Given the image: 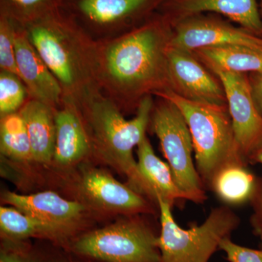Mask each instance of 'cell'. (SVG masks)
Segmentation results:
<instances>
[{"mask_svg": "<svg viewBox=\"0 0 262 262\" xmlns=\"http://www.w3.org/2000/svg\"><path fill=\"white\" fill-rule=\"evenodd\" d=\"M0 229L2 236L10 242L29 237L63 241L71 236L63 229L33 218L13 207L0 208Z\"/></svg>", "mask_w": 262, "mask_h": 262, "instance_id": "cell-20", "label": "cell"}, {"mask_svg": "<svg viewBox=\"0 0 262 262\" xmlns=\"http://www.w3.org/2000/svg\"><path fill=\"white\" fill-rule=\"evenodd\" d=\"M15 55L18 77L31 98L56 108L63 101L61 84L30 42L18 23L15 34Z\"/></svg>", "mask_w": 262, "mask_h": 262, "instance_id": "cell-13", "label": "cell"}, {"mask_svg": "<svg viewBox=\"0 0 262 262\" xmlns=\"http://www.w3.org/2000/svg\"><path fill=\"white\" fill-rule=\"evenodd\" d=\"M2 200L33 218L63 229L72 235L86 214L88 207L81 202L68 201L51 191L32 194L3 193Z\"/></svg>", "mask_w": 262, "mask_h": 262, "instance_id": "cell-12", "label": "cell"}, {"mask_svg": "<svg viewBox=\"0 0 262 262\" xmlns=\"http://www.w3.org/2000/svg\"><path fill=\"white\" fill-rule=\"evenodd\" d=\"M160 212L161 232L158 246L162 262H208L220 248L221 242L229 237L239 225V219L229 207L212 209L201 225L182 229L177 225L171 205L157 199Z\"/></svg>", "mask_w": 262, "mask_h": 262, "instance_id": "cell-5", "label": "cell"}, {"mask_svg": "<svg viewBox=\"0 0 262 262\" xmlns=\"http://www.w3.org/2000/svg\"><path fill=\"white\" fill-rule=\"evenodd\" d=\"M172 34L166 21L154 20L97 44L100 87L124 102L139 103L146 96L170 90L168 50Z\"/></svg>", "mask_w": 262, "mask_h": 262, "instance_id": "cell-1", "label": "cell"}, {"mask_svg": "<svg viewBox=\"0 0 262 262\" xmlns=\"http://www.w3.org/2000/svg\"><path fill=\"white\" fill-rule=\"evenodd\" d=\"M255 104L262 116V72L248 74Z\"/></svg>", "mask_w": 262, "mask_h": 262, "instance_id": "cell-29", "label": "cell"}, {"mask_svg": "<svg viewBox=\"0 0 262 262\" xmlns=\"http://www.w3.org/2000/svg\"><path fill=\"white\" fill-rule=\"evenodd\" d=\"M170 46L189 52L226 46L262 48V37L220 19L196 15L177 20Z\"/></svg>", "mask_w": 262, "mask_h": 262, "instance_id": "cell-11", "label": "cell"}, {"mask_svg": "<svg viewBox=\"0 0 262 262\" xmlns=\"http://www.w3.org/2000/svg\"><path fill=\"white\" fill-rule=\"evenodd\" d=\"M173 9L179 18L204 12L219 13L262 37V20L257 0H174Z\"/></svg>", "mask_w": 262, "mask_h": 262, "instance_id": "cell-15", "label": "cell"}, {"mask_svg": "<svg viewBox=\"0 0 262 262\" xmlns=\"http://www.w3.org/2000/svg\"><path fill=\"white\" fill-rule=\"evenodd\" d=\"M247 165L229 164L215 174L209 187L221 201L233 206L251 201L257 177L248 170Z\"/></svg>", "mask_w": 262, "mask_h": 262, "instance_id": "cell-21", "label": "cell"}, {"mask_svg": "<svg viewBox=\"0 0 262 262\" xmlns=\"http://www.w3.org/2000/svg\"><path fill=\"white\" fill-rule=\"evenodd\" d=\"M153 106L151 96H145L138 104L136 117L127 120L113 100L98 91L84 100L80 107L87 122L92 151L125 175L129 187L148 198L147 188L139 173L133 151L146 136Z\"/></svg>", "mask_w": 262, "mask_h": 262, "instance_id": "cell-3", "label": "cell"}, {"mask_svg": "<svg viewBox=\"0 0 262 262\" xmlns=\"http://www.w3.org/2000/svg\"><path fill=\"white\" fill-rule=\"evenodd\" d=\"M28 90L15 74L0 72V113L1 117L18 113L28 100Z\"/></svg>", "mask_w": 262, "mask_h": 262, "instance_id": "cell-23", "label": "cell"}, {"mask_svg": "<svg viewBox=\"0 0 262 262\" xmlns=\"http://www.w3.org/2000/svg\"><path fill=\"white\" fill-rule=\"evenodd\" d=\"M158 238L143 221L130 217L80 236L72 249L103 262H162Z\"/></svg>", "mask_w": 262, "mask_h": 262, "instance_id": "cell-6", "label": "cell"}, {"mask_svg": "<svg viewBox=\"0 0 262 262\" xmlns=\"http://www.w3.org/2000/svg\"><path fill=\"white\" fill-rule=\"evenodd\" d=\"M220 249L226 253L229 262H262V249L239 246L232 242L229 237L221 242Z\"/></svg>", "mask_w": 262, "mask_h": 262, "instance_id": "cell-26", "label": "cell"}, {"mask_svg": "<svg viewBox=\"0 0 262 262\" xmlns=\"http://www.w3.org/2000/svg\"><path fill=\"white\" fill-rule=\"evenodd\" d=\"M20 26L61 84L63 101L80 108L84 100L99 91L97 44L62 14L59 6Z\"/></svg>", "mask_w": 262, "mask_h": 262, "instance_id": "cell-2", "label": "cell"}, {"mask_svg": "<svg viewBox=\"0 0 262 262\" xmlns=\"http://www.w3.org/2000/svg\"><path fill=\"white\" fill-rule=\"evenodd\" d=\"M138 146V169L147 188L149 198L157 203L161 198L173 206L177 200H188L174 179L168 164L155 154L151 143L144 136Z\"/></svg>", "mask_w": 262, "mask_h": 262, "instance_id": "cell-17", "label": "cell"}, {"mask_svg": "<svg viewBox=\"0 0 262 262\" xmlns=\"http://www.w3.org/2000/svg\"><path fill=\"white\" fill-rule=\"evenodd\" d=\"M249 163H259L262 165V146L251 157Z\"/></svg>", "mask_w": 262, "mask_h": 262, "instance_id": "cell-30", "label": "cell"}, {"mask_svg": "<svg viewBox=\"0 0 262 262\" xmlns=\"http://www.w3.org/2000/svg\"><path fill=\"white\" fill-rule=\"evenodd\" d=\"M250 203L253 209L250 222L253 234L260 239V246L262 249V176L257 177L256 187Z\"/></svg>", "mask_w": 262, "mask_h": 262, "instance_id": "cell-27", "label": "cell"}, {"mask_svg": "<svg viewBox=\"0 0 262 262\" xmlns=\"http://www.w3.org/2000/svg\"><path fill=\"white\" fill-rule=\"evenodd\" d=\"M77 188L81 203L88 208L131 215L152 212L144 196L119 182L103 169L82 168Z\"/></svg>", "mask_w": 262, "mask_h": 262, "instance_id": "cell-10", "label": "cell"}, {"mask_svg": "<svg viewBox=\"0 0 262 262\" xmlns=\"http://www.w3.org/2000/svg\"><path fill=\"white\" fill-rule=\"evenodd\" d=\"M60 5V0H1V14L22 25Z\"/></svg>", "mask_w": 262, "mask_h": 262, "instance_id": "cell-24", "label": "cell"}, {"mask_svg": "<svg viewBox=\"0 0 262 262\" xmlns=\"http://www.w3.org/2000/svg\"><path fill=\"white\" fill-rule=\"evenodd\" d=\"M260 8H261V12L262 13V0H261V3H260Z\"/></svg>", "mask_w": 262, "mask_h": 262, "instance_id": "cell-31", "label": "cell"}, {"mask_svg": "<svg viewBox=\"0 0 262 262\" xmlns=\"http://www.w3.org/2000/svg\"><path fill=\"white\" fill-rule=\"evenodd\" d=\"M154 0H78L77 9L89 23L115 27L144 11Z\"/></svg>", "mask_w": 262, "mask_h": 262, "instance_id": "cell-19", "label": "cell"}, {"mask_svg": "<svg viewBox=\"0 0 262 262\" xmlns=\"http://www.w3.org/2000/svg\"><path fill=\"white\" fill-rule=\"evenodd\" d=\"M18 23L1 14L0 18V68L18 76L15 55V34Z\"/></svg>", "mask_w": 262, "mask_h": 262, "instance_id": "cell-25", "label": "cell"}, {"mask_svg": "<svg viewBox=\"0 0 262 262\" xmlns=\"http://www.w3.org/2000/svg\"><path fill=\"white\" fill-rule=\"evenodd\" d=\"M170 91L193 102L226 106L227 97L220 79L192 52L169 46Z\"/></svg>", "mask_w": 262, "mask_h": 262, "instance_id": "cell-9", "label": "cell"}, {"mask_svg": "<svg viewBox=\"0 0 262 262\" xmlns=\"http://www.w3.org/2000/svg\"><path fill=\"white\" fill-rule=\"evenodd\" d=\"M75 103L63 101L56 111V141L53 161L60 167L72 166L84 159L92 151L91 139Z\"/></svg>", "mask_w": 262, "mask_h": 262, "instance_id": "cell-14", "label": "cell"}, {"mask_svg": "<svg viewBox=\"0 0 262 262\" xmlns=\"http://www.w3.org/2000/svg\"><path fill=\"white\" fill-rule=\"evenodd\" d=\"M161 98L151 112V128L159 139L174 179L188 201L203 203L207 199L201 177L192 160L194 151L190 130L178 106Z\"/></svg>", "mask_w": 262, "mask_h": 262, "instance_id": "cell-7", "label": "cell"}, {"mask_svg": "<svg viewBox=\"0 0 262 262\" xmlns=\"http://www.w3.org/2000/svg\"><path fill=\"white\" fill-rule=\"evenodd\" d=\"M210 71L237 73L262 72V48L246 46L203 48L192 52Z\"/></svg>", "mask_w": 262, "mask_h": 262, "instance_id": "cell-18", "label": "cell"}, {"mask_svg": "<svg viewBox=\"0 0 262 262\" xmlns=\"http://www.w3.org/2000/svg\"><path fill=\"white\" fill-rule=\"evenodd\" d=\"M0 262H39L32 256L19 249L8 248L2 251Z\"/></svg>", "mask_w": 262, "mask_h": 262, "instance_id": "cell-28", "label": "cell"}, {"mask_svg": "<svg viewBox=\"0 0 262 262\" xmlns=\"http://www.w3.org/2000/svg\"><path fill=\"white\" fill-rule=\"evenodd\" d=\"M55 110L46 103L31 98L18 111L28 132L32 160L38 163L53 161L56 141Z\"/></svg>", "mask_w": 262, "mask_h": 262, "instance_id": "cell-16", "label": "cell"}, {"mask_svg": "<svg viewBox=\"0 0 262 262\" xmlns=\"http://www.w3.org/2000/svg\"><path fill=\"white\" fill-rule=\"evenodd\" d=\"M0 149L2 154L15 161L32 160L28 132L18 112L2 117Z\"/></svg>", "mask_w": 262, "mask_h": 262, "instance_id": "cell-22", "label": "cell"}, {"mask_svg": "<svg viewBox=\"0 0 262 262\" xmlns=\"http://www.w3.org/2000/svg\"><path fill=\"white\" fill-rule=\"evenodd\" d=\"M175 103L182 112L192 135L196 170L209 186L215 173L232 163L248 165L236 142L228 106L188 101L168 90L156 94Z\"/></svg>", "mask_w": 262, "mask_h": 262, "instance_id": "cell-4", "label": "cell"}, {"mask_svg": "<svg viewBox=\"0 0 262 262\" xmlns=\"http://www.w3.org/2000/svg\"><path fill=\"white\" fill-rule=\"evenodd\" d=\"M211 72L223 84L236 142L249 163L262 146V116L251 94L248 75L221 70Z\"/></svg>", "mask_w": 262, "mask_h": 262, "instance_id": "cell-8", "label": "cell"}]
</instances>
